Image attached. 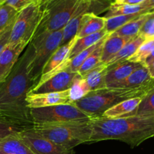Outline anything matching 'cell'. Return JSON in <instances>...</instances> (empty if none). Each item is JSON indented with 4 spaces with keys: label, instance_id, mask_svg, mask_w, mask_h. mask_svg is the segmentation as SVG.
<instances>
[{
    "label": "cell",
    "instance_id": "6da1fadb",
    "mask_svg": "<svg viewBox=\"0 0 154 154\" xmlns=\"http://www.w3.org/2000/svg\"><path fill=\"white\" fill-rule=\"evenodd\" d=\"M35 49L30 42L5 81L0 84V120L32 129L34 125L26 98L36 85L33 76Z\"/></svg>",
    "mask_w": 154,
    "mask_h": 154
},
{
    "label": "cell",
    "instance_id": "7a4b0ae2",
    "mask_svg": "<svg viewBox=\"0 0 154 154\" xmlns=\"http://www.w3.org/2000/svg\"><path fill=\"white\" fill-rule=\"evenodd\" d=\"M90 123L92 134L89 143L116 140L134 147L154 137V114L116 119L96 117L91 119Z\"/></svg>",
    "mask_w": 154,
    "mask_h": 154
},
{
    "label": "cell",
    "instance_id": "3957f363",
    "mask_svg": "<svg viewBox=\"0 0 154 154\" xmlns=\"http://www.w3.org/2000/svg\"><path fill=\"white\" fill-rule=\"evenodd\" d=\"M154 87V78L141 87L136 88H112L91 91L79 100L74 102L80 110L92 117H102L111 107L133 98H143Z\"/></svg>",
    "mask_w": 154,
    "mask_h": 154
},
{
    "label": "cell",
    "instance_id": "277c9868",
    "mask_svg": "<svg viewBox=\"0 0 154 154\" xmlns=\"http://www.w3.org/2000/svg\"><path fill=\"white\" fill-rule=\"evenodd\" d=\"M90 120L34 124L32 129L46 139L72 150L77 145L90 141L92 134Z\"/></svg>",
    "mask_w": 154,
    "mask_h": 154
},
{
    "label": "cell",
    "instance_id": "5b68a950",
    "mask_svg": "<svg viewBox=\"0 0 154 154\" xmlns=\"http://www.w3.org/2000/svg\"><path fill=\"white\" fill-rule=\"evenodd\" d=\"M80 0H48L41 5V20L35 36L63 29L75 12Z\"/></svg>",
    "mask_w": 154,
    "mask_h": 154
},
{
    "label": "cell",
    "instance_id": "8992f818",
    "mask_svg": "<svg viewBox=\"0 0 154 154\" xmlns=\"http://www.w3.org/2000/svg\"><path fill=\"white\" fill-rule=\"evenodd\" d=\"M30 115L34 124L88 121L92 119L73 103L31 108Z\"/></svg>",
    "mask_w": 154,
    "mask_h": 154
},
{
    "label": "cell",
    "instance_id": "52a82bcc",
    "mask_svg": "<svg viewBox=\"0 0 154 154\" xmlns=\"http://www.w3.org/2000/svg\"><path fill=\"white\" fill-rule=\"evenodd\" d=\"M63 29L51 32H43L33 37L30 42L35 49L33 76L36 84L42 76V70L52 54L61 46Z\"/></svg>",
    "mask_w": 154,
    "mask_h": 154
},
{
    "label": "cell",
    "instance_id": "ba28073f",
    "mask_svg": "<svg viewBox=\"0 0 154 154\" xmlns=\"http://www.w3.org/2000/svg\"><path fill=\"white\" fill-rule=\"evenodd\" d=\"M40 4H33L18 13L12 27L9 43L29 45L33 38L41 20Z\"/></svg>",
    "mask_w": 154,
    "mask_h": 154
},
{
    "label": "cell",
    "instance_id": "9c48e42d",
    "mask_svg": "<svg viewBox=\"0 0 154 154\" xmlns=\"http://www.w3.org/2000/svg\"><path fill=\"white\" fill-rule=\"evenodd\" d=\"M113 2V0H80L72 17L63 28L61 46L76 36L85 14L93 13L98 15L108 10Z\"/></svg>",
    "mask_w": 154,
    "mask_h": 154
},
{
    "label": "cell",
    "instance_id": "30bf717a",
    "mask_svg": "<svg viewBox=\"0 0 154 154\" xmlns=\"http://www.w3.org/2000/svg\"><path fill=\"white\" fill-rule=\"evenodd\" d=\"M21 139L34 154H72V150L46 139L32 129L19 134Z\"/></svg>",
    "mask_w": 154,
    "mask_h": 154
},
{
    "label": "cell",
    "instance_id": "8fae6325",
    "mask_svg": "<svg viewBox=\"0 0 154 154\" xmlns=\"http://www.w3.org/2000/svg\"><path fill=\"white\" fill-rule=\"evenodd\" d=\"M77 75V72H71L69 66L66 69L58 72L42 84L35 86L29 93L39 94L66 91L69 90Z\"/></svg>",
    "mask_w": 154,
    "mask_h": 154
},
{
    "label": "cell",
    "instance_id": "7c38bea8",
    "mask_svg": "<svg viewBox=\"0 0 154 154\" xmlns=\"http://www.w3.org/2000/svg\"><path fill=\"white\" fill-rule=\"evenodd\" d=\"M28 45L9 43L0 54V84L5 81Z\"/></svg>",
    "mask_w": 154,
    "mask_h": 154
},
{
    "label": "cell",
    "instance_id": "4fadbf2b",
    "mask_svg": "<svg viewBox=\"0 0 154 154\" xmlns=\"http://www.w3.org/2000/svg\"><path fill=\"white\" fill-rule=\"evenodd\" d=\"M26 102L27 107L30 109L70 103L69 90L63 92H57V93H39V94L29 93L26 98Z\"/></svg>",
    "mask_w": 154,
    "mask_h": 154
},
{
    "label": "cell",
    "instance_id": "5bb4252c",
    "mask_svg": "<svg viewBox=\"0 0 154 154\" xmlns=\"http://www.w3.org/2000/svg\"><path fill=\"white\" fill-rule=\"evenodd\" d=\"M143 64L134 63L130 60L121 62L113 66H107V74L105 78L106 86L110 87L112 84L122 81L128 78L136 69L141 67Z\"/></svg>",
    "mask_w": 154,
    "mask_h": 154
},
{
    "label": "cell",
    "instance_id": "9a60e30c",
    "mask_svg": "<svg viewBox=\"0 0 154 154\" xmlns=\"http://www.w3.org/2000/svg\"><path fill=\"white\" fill-rule=\"evenodd\" d=\"M131 39H132L131 38L122 37V36L117 35L114 33L109 35L103 45L101 63L104 64L108 63L119 52L124 45Z\"/></svg>",
    "mask_w": 154,
    "mask_h": 154
},
{
    "label": "cell",
    "instance_id": "2e32d148",
    "mask_svg": "<svg viewBox=\"0 0 154 154\" xmlns=\"http://www.w3.org/2000/svg\"><path fill=\"white\" fill-rule=\"evenodd\" d=\"M152 78L149 75L147 67L144 65L133 72L128 78L122 81L112 84L110 87L112 88H136L141 87L150 81Z\"/></svg>",
    "mask_w": 154,
    "mask_h": 154
},
{
    "label": "cell",
    "instance_id": "e0dca14e",
    "mask_svg": "<svg viewBox=\"0 0 154 154\" xmlns=\"http://www.w3.org/2000/svg\"><path fill=\"white\" fill-rule=\"evenodd\" d=\"M105 20L104 17H99L93 13L85 14L76 35L77 38H81L103 30L105 27Z\"/></svg>",
    "mask_w": 154,
    "mask_h": 154
},
{
    "label": "cell",
    "instance_id": "ac0fdd59",
    "mask_svg": "<svg viewBox=\"0 0 154 154\" xmlns=\"http://www.w3.org/2000/svg\"><path fill=\"white\" fill-rule=\"evenodd\" d=\"M140 102H141V98H133L123 101L107 110L101 117L116 119L128 117L137 109Z\"/></svg>",
    "mask_w": 154,
    "mask_h": 154
},
{
    "label": "cell",
    "instance_id": "d6986e66",
    "mask_svg": "<svg viewBox=\"0 0 154 154\" xmlns=\"http://www.w3.org/2000/svg\"><path fill=\"white\" fill-rule=\"evenodd\" d=\"M19 134L11 135L0 141V154H34Z\"/></svg>",
    "mask_w": 154,
    "mask_h": 154
},
{
    "label": "cell",
    "instance_id": "ffe728a7",
    "mask_svg": "<svg viewBox=\"0 0 154 154\" xmlns=\"http://www.w3.org/2000/svg\"><path fill=\"white\" fill-rule=\"evenodd\" d=\"M77 37L75 36V38L69 41L68 43L65 44V45L60 46L57 49V51L52 54L48 61L45 64V67L43 68L42 70V75L48 73V72H51V70L55 69L56 67L61 64L62 63L65 61L66 59L69 58V52H70L71 49L73 47L74 44H75V41H76Z\"/></svg>",
    "mask_w": 154,
    "mask_h": 154
},
{
    "label": "cell",
    "instance_id": "44dd1931",
    "mask_svg": "<svg viewBox=\"0 0 154 154\" xmlns=\"http://www.w3.org/2000/svg\"><path fill=\"white\" fill-rule=\"evenodd\" d=\"M145 40L146 38L141 35H138L134 37L128 43L125 44L123 48L119 51V52L108 63H107V65L109 66H113L121 62L128 60L130 57H131L135 54L136 51Z\"/></svg>",
    "mask_w": 154,
    "mask_h": 154
},
{
    "label": "cell",
    "instance_id": "7402d4cb",
    "mask_svg": "<svg viewBox=\"0 0 154 154\" xmlns=\"http://www.w3.org/2000/svg\"><path fill=\"white\" fill-rule=\"evenodd\" d=\"M107 65L102 63L92 69L85 77L86 83L91 91L101 90L107 87L105 83V78L107 74Z\"/></svg>",
    "mask_w": 154,
    "mask_h": 154
},
{
    "label": "cell",
    "instance_id": "603a6c76",
    "mask_svg": "<svg viewBox=\"0 0 154 154\" xmlns=\"http://www.w3.org/2000/svg\"><path fill=\"white\" fill-rule=\"evenodd\" d=\"M146 13H153L149 12L143 5H130L120 4L116 3L115 2L110 4L108 10L107 11L104 18H110L116 16H121V15H129L135 14H146Z\"/></svg>",
    "mask_w": 154,
    "mask_h": 154
},
{
    "label": "cell",
    "instance_id": "cb8c5ba5",
    "mask_svg": "<svg viewBox=\"0 0 154 154\" xmlns=\"http://www.w3.org/2000/svg\"><path fill=\"white\" fill-rule=\"evenodd\" d=\"M107 34H110V33L107 32V30L104 29L98 32L85 36V37L81 38H77L73 47H72L70 52H69V59L71 60L82 51L93 46L94 45L98 43L100 40H101Z\"/></svg>",
    "mask_w": 154,
    "mask_h": 154
},
{
    "label": "cell",
    "instance_id": "d4e9b609",
    "mask_svg": "<svg viewBox=\"0 0 154 154\" xmlns=\"http://www.w3.org/2000/svg\"><path fill=\"white\" fill-rule=\"evenodd\" d=\"M152 14V13L143 14L136 17L135 19L127 23L126 24L118 29L116 31L113 32V33L117 35L122 36V37H128L133 38L138 35L142 26Z\"/></svg>",
    "mask_w": 154,
    "mask_h": 154
},
{
    "label": "cell",
    "instance_id": "484cf974",
    "mask_svg": "<svg viewBox=\"0 0 154 154\" xmlns=\"http://www.w3.org/2000/svg\"><path fill=\"white\" fill-rule=\"evenodd\" d=\"M109 35L110 34H107V35L104 36V37L100 41L98 48L92 52V54H91L85 60L83 64L82 65L80 69H79L77 73L79 75H81L82 77H85L89 72H90V71H91L92 69L96 68L97 66H98L99 65L102 64V63H101V54H102L103 45H104V41H105L106 38L109 36Z\"/></svg>",
    "mask_w": 154,
    "mask_h": 154
},
{
    "label": "cell",
    "instance_id": "4316f807",
    "mask_svg": "<svg viewBox=\"0 0 154 154\" xmlns=\"http://www.w3.org/2000/svg\"><path fill=\"white\" fill-rule=\"evenodd\" d=\"M90 92L88 86L84 78L78 75L72 82V86L69 90V96L70 103H74L85 96Z\"/></svg>",
    "mask_w": 154,
    "mask_h": 154
},
{
    "label": "cell",
    "instance_id": "83f0119b",
    "mask_svg": "<svg viewBox=\"0 0 154 154\" xmlns=\"http://www.w3.org/2000/svg\"><path fill=\"white\" fill-rule=\"evenodd\" d=\"M143 14H129V15H121V16H116L110 18H105V27L104 29L107 30V32L110 34L113 33V32L116 31L118 29L122 27L127 23L132 20L135 19L137 17Z\"/></svg>",
    "mask_w": 154,
    "mask_h": 154
},
{
    "label": "cell",
    "instance_id": "f1b7e54d",
    "mask_svg": "<svg viewBox=\"0 0 154 154\" xmlns=\"http://www.w3.org/2000/svg\"><path fill=\"white\" fill-rule=\"evenodd\" d=\"M19 11L7 4L0 5V32L13 24Z\"/></svg>",
    "mask_w": 154,
    "mask_h": 154
},
{
    "label": "cell",
    "instance_id": "f546056e",
    "mask_svg": "<svg viewBox=\"0 0 154 154\" xmlns=\"http://www.w3.org/2000/svg\"><path fill=\"white\" fill-rule=\"evenodd\" d=\"M154 114V87L148 92L147 94L141 99L140 105L137 109L131 113L129 116L145 115ZM128 116V117H129Z\"/></svg>",
    "mask_w": 154,
    "mask_h": 154
},
{
    "label": "cell",
    "instance_id": "4dcf8cb0",
    "mask_svg": "<svg viewBox=\"0 0 154 154\" xmlns=\"http://www.w3.org/2000/svg\"><path fill=\"white\" fill-rule=\"evenodd\" d=\"M154 48V38H147L143 42L140 46V48L137 49L135 54L130 57L128 60L134 63H141L144 64L145 60H146L149 54H151L152 51Z\"/></svg>",
    "mask_w": 154,
    "mask_h": 154
},
{
    "label": "cell",
    "instance_id": "1f68e13d",
    "mask_svg": "<svg viewBox=\"0 0 154 154\" xmlns=\"http://www.w3.org/2000/svg\"><path fill=\"white\" fill-rule=\"evenodd\" d=\"M101 41V40H100ZM99 42L97 44L94 45L93 46L90 47V48H87V49L84 50L82 52H80L79 54H77L75 57H73L72 59H71L70 62V66H69V69H70L71 72H77L79 71V69H80V67L82 66V65L83 64V63L85 62V60L92 54L94 51L98 48V45H99Z\"/></svg>",
    "mask_w": 154,
    "mask_h": 154
},
{
    "label": "cell",
    "instance_id": "d6a6232c",
    "mask_svg": "<svg viewBox=\"0 0 154 154\" xmlns=\"http://www.w3.org/2000/svg\"><path fill=\"white\" fill-rule=\"evenodd\" d=\"M27 130V129L18 125L0 120V141L7 137L16 135Z\"/></svg>",
    "mask_w": 154,
    "mask_h": 154
},
{
    "label": "cell",
    "instance_id": "836d02e7",
    "mask_svg": "<svg viewBox=\"0 0 154 154\" xmlns=\"http://www.w3.org/2000/svg\"><path fill=\"white\" fill-rule=\"evenodd\" d=\"M139 35H143L146 39L154 38V13H152L146 20Z\"/></svg>",
    "mask_w": 154,
    "mask_h": 154
},
{
    "label": "cell",
    "instance_id": "e575fe53",
    "mask_svg": "<svg viewBox=\"0 0 154 154\" xmlns=\"http://www.w3.org/2000/svg\"><path fill=\"white\" fill-rule=\"evenodd\" d=\"M4 4H7L21 11L25 8L33 4H40V0H7Z\"/></svg>",
    "mask_w": 154,
    "mask_h": 154
},
{
    "label": "cell",
    "instance_id": "d590c367",
    "mask_svg": "<svg viewBox=\"0 0 154 154\" xmlns=\"http://www.w3.org/2000/svg\"><path fill=\"white\" fill-rule=\"evenodd\" d=\"M13 25L14 23L9 26L8 27H7L2 32H0V54L10 42L11 33Z\"/></svg>",
    "mask_w": 154,
    "mask_h": 154
},
{
    "label": "cell",
    "instance_id": "8d00e7d4",
    "mask_svg": "<svg viewBox=\"0 0 154 154\" xmlns=\"http://www.w3.org/2000/svg\"><path fill=\"white\" fill-rule=\"evenodd\" d=\"M113 2L120 4L130 5H138L143 4L146 0H113Z\"/></svg>",
    "mask_w": 154,
    "mask_h": 154
},
{
    "label": "cell",
    "instance_id": "74e56055",
    "mask_svg": "<svg viewBox=\"0 0 154 154\" xmlns=\"http://www.w3.org/2000/svg\"><path fill=\"white\" fill-rule=\"evenodd\" d=\"M143 6L149 11V12H153L154 13V0H146L145 2H143Z\"/></svg>",
    "mask_w": 154,
    "mask_h": 154
},
{
    "label": "cell",
    "instance_id": "f35d334b",
    "mask_svg": "<svg viewBox=\"0 0 154 154\" xmlns=\"http://www.w3.org/2000/svg\"><path fill=\"white\" fill-rule=\"evenodd\" d=\"M153 61H154V48L152 51V52H151V54L149 55V57H148L147 58H146V60H145L144 64L143 65H144L145 66H146V67H148V66H149Z\"/></svg>",
    "mask_w": 154,
    "mask_h": 154
},
{
    "label": "cell",
    "instance_id": "ab89813d",
    "mask_svg": "<svg viewBox=\"0 0 154 154\" xmlns=\"http://www.w3.org/2000/svg\"><path fill=\"white\" fill-rule=\"evenodd\" d=\"M147 69H148V70H149V75H150L151 78H154V61L152 62V63H151L149 66H148Z\"/></svg>",
    "mask_w": 154,
    "mask_h": 154
},
{
    "label": "cell",
    "instance_id": "60d3db41",
    "mask_svg": "<svg viewBox=\"0 0 154 154\" xmlns=\"http://www.w3.org/2000/svg\"><path fill=\"white\" fill-rule=\"evenodd\" d=\"M6 1H7V0H0V5H2V4H4V3Z\"/></svg>",
    "mask_w": 154,
    "mask_h": 154
},
{
    "label": "cell",
    "instance_id": "b9f144b4",
    "mask_svg": "<svg viewBox=\"0 0 154 154\" xmlns=\"http://www.w3.org/2000/svg\"><path fill=\"white\" fill-rule=\"evenodd\" d=\"M48 0H40V4H42V3L45 2H47Z\"/></svg>",
    "mask_w": 154,
    "mask_h": 154
},
{
    "label": "cell",
    "instance_id": "7bdbcfd3",
    "mask_svg": "<svg viewBox=\"0 0 154 154\" xmlns=\"http://www.w3.org/2000/svg\"></svg>",
    "mask_w": 154,
    "mask_h": 154
}]
</instances>
